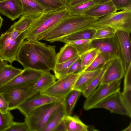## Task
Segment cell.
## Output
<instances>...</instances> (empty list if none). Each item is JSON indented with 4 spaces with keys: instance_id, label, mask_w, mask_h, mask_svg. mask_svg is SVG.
<instances>
[{
    "instance_id": "681fc988",
    "label": "cell",
    "mask_w": 131,
    "mask_h": 131,
    "mask_svg": "<svg viewBox=\"0 0 131 131\" xmlns=\"http://www.w3.org/2000/svg\"><path fill=\"white\" fill-rule=\"evenodd\" d=\"M3 0H0V2H1V1H3Z\"/></svg>"
},
{
    "instance_id": "4dcf8cb0",
    "label": "cell",
    "mask_w": 131,
    "mask_h": 131,
    "mask_svg": "<svg viewBox=\"0 0 131 131\" xmlns=\"http://www.w3.org/2000/svg\"><path fill=\"white\" fill-rule=\"evenodd\" d=\"M79 58V56L78 55L68 61L61 63H56L53 71L56 79L58 80L67 75L68 71L71 66Z\"/></svg>"
},
{
    "instance_id": "b9f144b4",
    "label": "cell",
    "mask_w": 131,
    "mask_h": 131,
    "mask_svg": "<svg viewBox=\"0 0 131 131\" xmlns=\"http://www.w3.org/2000/svg\"><path fill=\"white\" fill-rule=\"evenodd\" d=\"M10 38L16 39L20 35L22 32L16 30H13L9 32H7Z\"/></svg>"
},
{
    "instance_id": "30bf717a",
    "label": "cell",
    "mask_w": 131,
    "mask_h": 131,
    "mask_svg": "<svg viewBox=\"0 0 131 131\" xmlns=\"http://www.w3.org/2000/svg\"><path fill=\"white\" fill-rule=\"evenodd\" d=\"M121 80L108 84H100L87 98L84 103V109L88 110L113 93L120 90Z\"/></svg>"
},
{
    "instance_id": "ffe728a7",
    "label": "cell",
    "mask_w": 131,
    "mask_h": 131,
    "mask_svg": "<svg viewBox=\"0 0 131 131\" xmlns=\"http://www.w3.org/2000/svg\"><path fill=\"white\" fill-rule=\"evenodd\" d=\"M63 121L66 131H88L89 127L84 123L76 115L66 116Z\"/></svg>"
},
{
    "instance_id": "3957f363",
    "label": "cell",
    "mask_w": 131,
    "mask_h": 131,
    "mask_svg": "<svg viewBox=\"0 0 131 131\" xmlns=\"http://www.w3.org/2000/svg\"><path fill=\"white\" fill-rule=\"evenodd\" d=\"M69 15L67 6L43 13L26 31V39L28 40H37L39 36Z\"/></svg>"
},
{
    "instance_id": "4fadbf2b",
    "label": "cell",
    "mask_w": 131,
    "mask_h": 131,
    "mask_svg": "<svg viewBox=\"0 0 131 131\" xmlns=\"http://www.w3.org/2000/svg\"><path fill=\"white\" fill-rule=\"evenodd\" d=\"M45 72L27 68L9 82L0 88V93L17 85L36 81Z\"/></svg>"
},
{
    "instance_id": "5b68a950",
    "label": "cell",
    "mask_w": 131,
    "mask_h": 131,
    "mask_svg": "<svg viewBox=\"0 0 131 131\" xmlns=\"http://www.w3.org/2000/svg\"><path fill=\"white\" fill-rule=\"evenodd\" d=\"M63 100L42 106L25 116L24 122L29 131H42L55 112L62 105Z\"/></svg>"
},
{
    "instance_id": "603a6c76",
    "label": "cell",
    "mask_w": 131,
    "mask_h": 131,
    "mask_svg": "<svg viewBox=\"0 0 131 131\" xmlns=\"http://www.w3.org/2000/svg\"><path fill=\"white\" fill-rule=\"evenodd\" d=\"M23 70L16 68L8 64L0 71V88L22 72Z\"/></svg>"
},
{
    "instance_id": "8fae6325",
    "label": "cell",
    "mask_w": 131,
    "mask_h": 131,
    "mask_svg": "<svg viewBox=\"0 0 131 131\" xmlns=\"http://www.w3.org/2000/svg\"><path fill=\"white\" fill-rule=\"evenodd\" d=\"M91 44L92 48H96L109 60L121 57L119 42L116 35L109 38L93 40Z\"/></svg>"
},
{
    "instance_id": "bcb514c9",
    "label": "cell",
    "mask_w": 131,
    "mask_h": 131,
    "mask_svg": "<svg viewBox=\"0 0 131 131\" xmlns=\"http://www.w3.org/2000/svg\"><path fill=\"white\" fill-rule=\"evenodd\" d=\"M123 131H131V123H130L129 125L126 128L122 130Z\"/></svg>"
},
{
    "instance_id": "ee69618b",
    "label": "cell",
    "mask_w": 131,
    "mask_h": 131,
    "mask_svg": "<svg viewBox=\"0 0 131 131\" xmlns=\"http://www.w3.org/2000/svg\"><path fill=\"white\" fill-rule=\"evenodd\" d=\"M89 0H70L69 3L67 6L73 5Z\"/></svg>"
},
{
    "instance_id": "d6986e66",
    "label": "cell",
    "mask_w": 131,
    "mask_h": 131,
    "mask_svg": "<svg viewBox=\"0 0 131 131\" xmlns=\"http://www.w3.org/2000/svg\"><path fill=\"white\" fill-rule=\"evenodd\" d=\"M102 68L93 71H83L77 80L74 85L73 90L82 93L87 88L93 79L99 73Z\"/></svg>"
},
{
    "instance_id": "c3c4849f",
    "label": "cell",
    "mask_w": 131,
    "mask_h": 131,
    "mask_svg": "<svg viewBox=\"0 0 131 131\" xmlns=\"http://www.w3.org/2000/svg\"><path fill=\"white\" fill-rule=\"evenodd\" d=\"M100 1V3H105L106 2H107L109 1H111V0H99Z\"/></svg>"
},
{
    "instance_id": "83f0119b",
    "label": "cell",
    "mask_w": 131,
    "mask_h": 131,
    "mask_svg": "<svg viewBox=\"0 0 131 131\" xmlns=\"http://www.w3.org/2000/svg\"><path fill=\"white\" fill-rule=\"evenodd\" d=\"M112 60H108L104 64L99 73L93 79L87 88L82 93L85 98H88L101 84L104 73Z\"/></svg>"
},
{
    "instance_id": "d6a6232c",
    "label": "cell",
    "mask_w": 131,
    "mask_h": 131,
    "mask_svg": "<svg viewBox=\"0 0 131 131\" xmlns=\"http://www.w3.org/2000/svg\"><path fill=\"white\" fill-rule=\"evenodd\" d=\"M91 39L79 40L71 41L68 43L76 50L79 56L92 48Z\"/></svg>"
},
{
    "instance_id": "e0dca14e",
    "label": "cell",
    "mask_w": 131,
    "mask_h": 131,
    "mask_svg": "<svg viewBox=\"0 0 131 131\" xmlns=\"http://www.w3.org/2000/svg\"><path fill=\"white\" fill-rule=\"evenodd\" d=\"M117 11L115 7L111 1L94 6L84 12L83 15L99 18Z\"/></svg>"
},
{
    "instance_id": "d4e9b609",
    "label": "cell",
    "mask_w": 131,
    "mask_h": 131,
    "mask_svg": "<svg viewBox=\"0 0 131 131\" xmlns=\"http://www.w3.org/2000/svg\"><path fill=\"white\" fill-rule=\"evenodd\" d=\"M96 29L89 28L69 35L61 39L59 41L65 43L75 40L82 39L92 40Z\"/></svg>"
},
{
    "instance_id": "4316f807",
    "label": "cell",
    "mask_w": 131,
    "mask_h": 131,
    "mask_svg": "<svg viewBox=\"0 0 131 131\" xmlns=\"http://www.w3.org/2000/svg\"><path fill=\"white\" fill-rule=\"evenodd\" d=\"M56 81L54 75L50 72H45L37 80L34 87L37 92H40L48 88Z\"/></svg>"
},
{
    "instance_id": "cb8c5ba5",
    "label": "cell",
    "mask_w": 131,
    "mask_h": 131,
    "mask_svg": "<svg viewBox=\"0 0 131 131\" xmlns=\"http://www.w3.org/2000/svg\"><path fill=\"white\" fill-rule=\"evenodd\" d=\"M100 3L99 0H90L67 7L69 15H82L84 12Z\"/></svg>"
},
{
    "instance_id": "1f68e13d",
    "label": "cell",
    "mask_w": 131,
    "mask_h": 131,
    "mask_svg": "<svg viewBox=\"0 0 131 131\" xmlns=\"http://www.w3.org/2000/svg\"><path fill=\"white\" fill-rule=\"evenodd\" d=\"M99 52L96 48H92L79 56L82 71L91 63Z\"/></svg>"
},
{
    "instance_id": "ab89813d",
    "label": "cell",
    "mask_w": 131,
    "mask_h": 131,
    "mask_svg": "<svg viewBox=\"0 0 131 131\" xmlns=\"http://www.w3.org/2000/svg\"><path fill=\"white\" fill-rule=\"evenodd\" d=\"M82 71L81 69L80 60L79 58L71 66L68 71L67 75L78 73Z\"/></svg>"
},
{
    "instance_id": "2e32d148",
    "label": "cell",
    "mask_w": 131,
    "mask_h": 131,
    "mask_svg": "<svg viewBox=\"0 0 131 131\" xmlns=\"http://www.w3.org/2000/svg\"><path fill=\"white\" fill-rule=\"evenodd\" d=\"M23 12L21 0H4L0 2V13L12 20L19 18Z\"/></svg>"
},
{
    "instance_id": "7bdbcfd3",
    "label": "cell",
    "mask_w": 131,
    "mask_h": 131,
    "mask_svg": "<svg viewBox=\"0 0 131 131\" xmlns=\"http://www.w3.org/2000/svg\"><path fill=\"white\" fill-rule=\"evenodd\" d=\"M66 131V127L63 119L58 126L54 131Z\"/></svg>"
},
{
    "instance_id": "836d02e7",
    "label": "cell",
    "mask_w": 131,
    "mask_h": 131,
    "mask_svg": "<svg viewBox=\"0 0 131 131\" xmlns=\"http://www.w3.org/2000/svg\"><path fill=\"white\" fill-rule=\"evenodd\" d=\"M108 60L104 55L100 52L91 63L83 71H93L101 69Z\"/></svg>"
},
{
    "instance_id": "52a82bcc",
    "label": "cell",
    "mask_w": 131,
    "mask_h": 131,
    "mask_svg": "<svg viewBox=\"0 0 131 131\" xmlns=\"http://www.w3.org/2000/svg\"><path fill=\"white\" fill-rule=\"evenodd\" d=\"M26 31L22 32L16 39L10 38L6 32L1 35L0 57L3 60L10 64L16 60V56L19 48L26 39Z\"/></svg>"
},
{
    "instance_id": "f6af8a7d",
    "label": "cell",
    "mask_w": 131,
    "mask_h": 131,
    "mask_svg": "<svg viewBox=\"0 0 131 131\" xmlns=\"http://www.w3.org/2000/svg\"><path fill=\"white\" fill-rule=\"evenodd\" d=\"M7 64L6 61L3 60L0 57V71Z\"/></svg>"
},
{
    "instance_id": "ac0fdd59",
    "label": "cell",
    "mask_w": 131,
    "mask_h": 131,
    "mask_svg": "<svg viewBox=\"0 0 131 131\" xmlns=\"http://www.w3.org/2000/svg\"><path fill=\"white\" fill-rule=\"evenodd\" d=\"M43 13H34L21 16L19 20L12 25L6 32L15 30L23 32L27 31L34 22Z\"/></svg>"
},
{
    "instance_id": "7402d4cb",
    "label": "cell",
    "mask_w": 131,
    "mask_h": 131,
    "mask_svg": "<svg viewBox=\"0 0 131 131\" xmlns=\"http://www.w3.org/2000/svg\"><path fill=\"white\" fill-rule=\"evenodd\" d=\"M81 93L77 90H73L63 99L62 105L65 116L72 115L73 110Z\"/></svg>"
},
{
    "instance_id": "484cf974",
    "label": "cell",
    "mask_w": 131,
    "mask_h": 131,
    "mask_svg": "<svg viewBox=\"0 0 131 131\" xmlns=\"http://www.w3.org/2000/svg\"><path fill=\"white\" fill-rule=\"evenodd\" d=\"M78 55L75 49L68 43L61 47L57 54L56 63H61L71 60Z\"/></svg>"
},
{
    "instance_id": "9a60e30c",
    "label": "cell",
    "mask_w": 131,
    "mask_h": 131,
    "mask_svg": "<svg viewBox=\"0 0 131 131\" xmlns=\"http://www.w3.org/2000/svg\"><path fill=\"white\" fill-rule=\"evenodd\" d=\"M130 33L122 30H117L116 33L119 42L121 58L123 64L125 72L131 64Z\"/></svg>"
},
{
    "instance_id": "277c9868",
    "label": "cell",
    "mask_w": 131,
    "mask_h": 131,
    "mask_svg": "<svg viewBox=\"0 0 131 131\" xmlns=\"http://www.w3.org/2000/svg\"><path fill=\"white\" fill-rule=\"evenodd\" d=\"M111 27L116 30L131 32V5L124 9L99 18L89 28L97 29Z\"/></svg>"
},
{
    "instance_id": "7dc6e473",
    "label": "cell",
    "mask_w": 131,
    "mask_h": 131,
    "mask_svg": "<svg viewBox=\"0 0 131 131\" xmlns=\"http://www.w3.org/2000/svg\"><path fill=\"white\" fill-rule=\"evenodd\" d=\"M3 19L0 15V31L1 27L2 25Z\"/></svg>"
},
{
    "instance_id": "8992f818",
    "label": "cell",
    "mask_w": 131,
    "mask_h": 131,
    "mask_svg": "<svg viewBox=\"0 0 131 131\" xmlns=\"http://www.w3.org/2000/svg\"><path fill=\"white\" fill-rule=\"evenodd\" d=\"M36 81L17 86L1 93L8 103L9 110L17 109L20 105L38 92L34 88Z\"/></svg>"
},
{
    "instance_id": "9c48e42d",
    "label": "cell",
    "mask_w": 131,
    "mask_h": 131,
    "mask_svg": "<svg viewBox=\"0 0 131 131\" xmlns=\"http://www.w3.org/2000/svg\"><path fill=\"white\" fill-rule=\"evenodd\" d=\"M94 108L106 109L111 113L131 117V109L128 106L120 90L111 94L98 103L93 108Z\"/></svg>"
},
{
    "instance_id": "60d3db41",
    "label": "cell",
    "mask_w": 131,
    "mask_h": 131,
    "mask_svg": "<svg viewBox=\"0 0 131 131\" xmlns=\"http://www.w3.org/2000/svg\"><path fill=\"white\" fill-rule=\"evenodd\" d=\"M9 110L8 102L3 95L0 93V112L2 113H5Z\"/></svg>"
},
{
    "instance_id": "ba28073f",
    "label": "cell",
    "mask_w": 131,
    "mask_h": 131,
    "mask_svg": "<svg viewBox=\"0 0 131 131\" xmlns=\"http://www.w3.org/2000/svg\"><path fill=\"white\" fill-rule=\"evenodd\" d=\"M83 71L68 75L58 79L51 85L39 92L43 95L63 99L73 90L77 80Z\"/></svg>"
},
{
    "instance_id": "e575fe53",
    "label": "cell",
    "mask_w": 131,
    "mask_h": 131,
    "mask_svg": "<svg viewBox=\"0 0 131 131\" xmlns=\"http://www.w3.org/2000/svg\"><path fill=\"white\" fill-rule=\"evenodd\" d=\"M93 40L107 38L116 35V30L111 27H105L96 29Z\"/></svg>"
},
{
    "instance_id": "7a4b0ae2",
    "label": "cell",
    "mask_w": 131,
    "mask_h": 131,
    "mask_svg": "<svg viewBox=\"0 0 131 131\" xmlns=\"http://www.w3.org/2000/svg\"><path fill=\"white\" fill-rule=\"evenodd\" d=\"M98 18L84 15H69L48 30L39 36L37 40H43L50 43L59 41L69 35L89 28Z\"/></svg>"
},
{
    "instance_id": "44dd1931",
    "label": "cell",
    "mask_w": 131,
    "mask_h": 131,
    "mask_svg": "<svg viewBox=\"0 0 131 131\" xmlns=\"http://www.w3.org/2000/svg\"><path fill=\"white\" fill-rule=\"evenodd\" d=\"M23 6L21 15L36 13H43L52 10L47 7L37 0H21Z\"/></svg>"
},
{
    "instance_id": "74e56055",
    "label": "cell",
    "mask_w": 131,
    "mask_h": 131,
    "mask_svg": "<svg viewBox=\"0 0 131 131\" xmlns=\"http://www.w3.org/2000/svg\"><path fill=\"white\" fill-rule=\"evenodd\" d=\"M6 131H29V130L25 122H19L14 121Z\"/></svg>"
},
{
    "instance_id": "6da1fadb",
    "label": "cell",
    "mask_w": 131,
    "mask_h": 131,
    "mask_svg": "<svg viewBox=\"0 0 131 131\" xmlns=\"http://www.w3.org/2000/svg\"><path fill=\"white\" fill-rule=\"evenodd\" d=\"M56 46L37 40H24L16 56V61L24 69L30 68L44 72L53 71L56 63Z\"/></svg>"
},
{
    "instance_id": "d590c367",
    "label": "cell",
    "mask_w": 131,
    "mask_h": 131,
    "mask_svg": "<svg viewBox=\"0 0 131 131\" xmlns=\"http://www.w3.org/2000/svg\"><path fill=\"white\" fill-rule=\"evenodd\" d=\"M10 111L5 113L0 112V131H6L14 122V117Z\"/></svg>"
},
{
    "instance_id": "f1b7e54d",
    "label": "cell",
    "mask_w": 131,
    "mask_h": 131,
    "mask_svg": "<svg viewBox=\"0 0 131 131\" xmlns=\"http://www.w3.org/2000/svg\"><path fill=\"white\" fill-rule=\"evenodd\" d=\"M65 116L64 109L62 105L53 114L42 131H54Z\"/></svg>"
},
{
    "instance_id": "7c38bea8",
    "label": "cell",
    "mask_w": 131,
    "mask_h": 131,
    "mask_svg": "<svg viewBox=\"0 0 131 131\" xmlns=\"http://www.w3.org/2000/svg\"><path fill=\"white\" fill-rule=\"evenodd\" d=\"M63 100L61 98L43 95L38 92L21 104L17 109L25 116L42 106Z\"/></svg>"
},
{
    "instance_id": "f546056e",
    "label": "cell",
    "mask_w": 131,
    "mask_h": 131,
    "mask_svg": "<svg viewBox=\"0 0 131 131\" xmlns=\"http://www.w3.org/2000/svg\"><path fill=\"white\" fill-rule=\"evenodd\" d=\"M123 97L129 108L131 109V64L124 75Z\"/></svg>"
},
{
    "instance_id": "f35d334b",
    "label": "cell",
    "mask_w": 131,
    "mask_h": 131,
    "mask_svg": "<svg viewBox=\"0 0 131 131\" xmlns=\"http://www.w3.org/2000/svg\"><path fill=\"white\" fill-rule=\"evenodd\" d=\"M117 10H123L131 5V0H111Z\"/></svg>"
},
{
    "instance_id": "8d00e7d4",
    "label": "cell",
    "mask_w": 131,
    "mask_h": 131,
    "mask_svg": "<svg viewBox=\"0 0 131 131\" xmlns=\"http://www.w3.org/2000/svg\"><path fill=\"white\" fill-rule=\"evenodd\" d=\"M40 2L51 9H55L66 6L62 0H37Z\"/></svg>"
},
{
    "instance_id": "5bb4252c",
    "label": "cell",
    "mask_w": 131,
    "mask_h": 131,
    "mask_svg": "<svg viewBox=\"0 0 131 131\" xmlns=\"http://www.w3.org/2000/svg\"><path fill=\"white\" fill-rule=\"evenodd\" d=\"M125 73L121 58H115L112 60L105 71L101 84H110L121 80Z\"/></svg>"
}]
</instances>
